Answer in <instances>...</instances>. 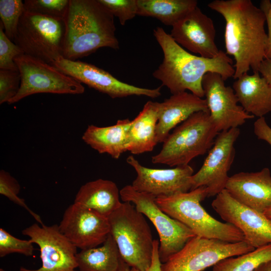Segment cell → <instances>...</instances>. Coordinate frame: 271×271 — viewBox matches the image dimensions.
<instances>
[{
	"label": "cell",
	"mask_w": 271,
	"mask_h": 271,
	"mask_svg": "<svg viewBox=\"0 0 271 271\" xmlns=\"http://www.w3.org/2000/svg\"><path fill=\"white\" fill-rule=\"evenodd\" d=\"M271 260V243L240 255L223 259L213 266L212 271H253Z\"/></svg>",
	"instance_id": "27"
},
{
	"label": "cell",
	"mask_w": 271,
	"mask_h": 271,
	"mask_svg": "<svg viewBox=\"0 0 271 271\" xmlns=\"http://www.w3.org/2000/svg\"><path fill=\"white\" fill-rule=\"evenodd\" d=\"M239 134L238 127L218 133L202 166L191 177V190L205 187L209 197L225 189L235 156L234 144Z\"/></svg>",
	"instance_id": "11"
},
{
	"label": "cell",
	"mask_w": 271,
	"mask_h": 271,
	"mask_svg": "<svg viewBox=\"0 0 271 271\" xmlns=\"http://www.w3.org/2000/svg\"><path fill=\"white\" fill-rule=\"evenodd\" d=\"M159 241L154 240L153 250L152 262L150 266L146 271H162V262L160 259L159 255ZM130 271H140L134 268H130Z\"/></svg>",
	"instance_id": "37"
},
{
	"label": "cell",
	"mask_w": 271,
	"mask_h": 271,
	"mask_svg": "<svg viewBox=\"0 0 271 271\" xmlns=\"http://www.w3.org/2000/svg\"><path fill=\"white\" fill-rule=\"evenodd\" d=\"M126 162L137 173L131 185L137 191L157 198L187 192L191 189L194 170L189 165L165 169L149 168L142 166L132 155L126 158Z\"/></svg>",
	"instance_id": "17"
},
{
	"label": "cell",
	"mask_w": 271,
	"mask_h": 271,
	"mask_svg": "<svg viewBox=\"0 0 271 271\" xmlns=\"http://www.w3.org/2000/svg\"><path fill=\"white\" fill-rule=\"evenodd\" d=\"M33 243L30 240L18 238L3 228H0V257L11 253H20L30 256L33 254Z\"/></svg>",
	"instance_id": "31"
},
{
	"label": "cell",
	"mask_w": 271,
	"mask_h": 271,
	"mask_svg": "<svg viewBox=\"0 0 271 271\" xmlns=\"http://www.w3.org/2000/svg\"><path fill=\"white\" fill-rule=\"evenodd\" d=\"M76 258L79 271H118L122 260L110 234L101 246L82 249Z\"/></svg>",
	"instance_id": "26"
},
{
	"label": "cell",
	"mask_w": 271,
	"mask_h": 271,
	"mask_svg": "<svg viewBox=\"0 0 271 271\" xmlns=\"http://www.w3.org/2000/svg\"><path fill=\"white\" fill-rule=\"evenodd\" d=\"M22 233L39 247L42 266L36 269L22 266L19 271H79L76 269L77 248L61 233L58 225L34 223Z\"/></svg>",
	"instance_id": "12"
},
{
	"label": "cell",
	"mask_w": 271,
	"mask_h": 271,
	"mask_svg": "<svg viewBox=\"0 0 271 271\" xmlns=\"http://www.w3.org/2000/svg\"><path fill=\"white\" fill-rule=\"evenodd\" d=\"M208 197L207 189L200 187L187 192L156 198L159 208L166 214L189 228L197 236L229 242L244 241L243 233L228 223L210 215L201 205Z\"/></svg>",
	"instance_id": "4"
},
{
	"label": "cell",
	"mask_w": 271,
	"mask_h": 271,
	"mask_svg": "<svg viewBox=\"0 0 271 271\" xmlns=\"http://www.w3.org/2000/svg\"><path fill=\"white\" fill-rule=\"evenodd\" d=\"M19 70L0 69V104L8 102L18 93L21 85Z\"/></svg>",
	"instance_id": "33"
},
{
	"label": "cell",
	"mask_w": 271,
	"mask_h": 271,
	"mask_svg": "<svg viewBox=\"0 0 271 271\" xmlns=\"http://www.w3.org/2000/svg\"><path fill=\"white\" fill-rule=\"evenodd\" d=\"M154 35L162 49L164 58L153 75L172 94L188 90L203 98L202 82L206 74H219L224 80L233 77V61L222 50L212 58L198 56L183 49L161 27L154 30Z\"/></svg>",
	"instance_id": "2"
},
{
	"label": "cell",
	"mask_w": 271,
	"mask_h": 271,
	"mask_svg": "<svg viewBox=\"0 0 271 271\" xmlns=\"http://www.w3.org/2000/svg\"><path fill=\"white\" fill-rule=\"evenodd\" d=\"M232 87L238 102L248 113L259 118L271 112V86L259 72L242 75Z\"/></svg>",
	"instance_id": "21"
},
{
	"label": "cell",
	"mask_w": 271,
	"mask_h": 271,
	"mask_svg": "<svg viewBox=\"0 0 271 271\" xmlns=\"http://www.w3.org/2000/svg\"><path fill=\"white\" fill-rule=\"evenodd\" d=\"M120 196L123 202L132 203L155 226L160 237L159 255L162 263L196 236L187 226L164 212L156 203L154 196L137 191L131 185L123 187Z\"/></svg>",
	"instance_id": "8"
},
{
	"label": "cell",
	"mask_w": 271,
	"mask_h": 271,
	"mask_svg": "<svg viewBox=\"0 0 271 271\" xmlns=\"http://www.w3.org/2000/svg\"><path fill=\"white\" fill-rule=\"evenodd\" d=\"M144 215L129 202H123L108 218L110 234L120 256L130 268L146 271L153 255L152 232Z\"/></svg>",
	"instance_id": "6"
},
{
	"label": "cell",
	"mask_w": 271,
	"mask_h": 271,
	"mask_svg": "<svg viewBox=\"0 0 271 271\" xmlns=\"http://www.w3.org/2000/svg\"><path fill=\"white\" fill-rule=\"evenodd\" d=\"M58 226L61 233L81 250L102 244L110 234L108 217L75 203L65 210Z\"/></svg>",
	"instance_id": "16"
},
{
	"label": "cell",
	"mask_w": 271,
	"mask_h": 271,
	"mask_svg": "<svg viewBox=\"0 0 271 271\" xmlns=\"http://www.w3.org/2000/svg\"><path fill=\"white\" fill-rule=\"evenodd\" d=\"M131 120L119 119L114 125L99 127L89 125L83 133L82 140L100 154H107L118 159L126 152L128 131Z\"/></svg>",
	"instance_id": "22"
},
{
	"label": "cell",
	"mask_w": 271,
	"mask_h": 271,
	"mask_svg": "<svg viewBox=\"0 0 271 271\" xmlns=\"http://www.w3.org/2000/svg\"><path fill=\"white\" fill-rule=\"evenodd\" d=\"M255 248L245 241L229 242L195 236L178 252L162 263V271H202L221 260Z\"/></svg>",
	"instance_id": "10"
},
{
	"label": "cell",
	"mask_w": 271,
	"mask_h": 271,
	"mask_svg": "<svg viewBox=\"0 0 271 271\" xmlns=\"http://www.w3.org/2000/svg\"><path fill=\"white\" fill-rule=\"evenodd\" d=\"M62 56L71 60L102 47L119 49L114 16L99 0H69Z\"/></svg>",
	"instance_id": "3"
},
{
	"label": "cell",
	"mask_w": 271,
	"mask_h": 271,
	"mask_svg": "<svg viewBox=\"0 0 271 271\" xmlns=\"http://www.w3.org/2000/svg\"><path fill=\"white\" fill-rule=\"evenodd\" d=\"M130 267L121 260L120 266L118 271H130Z\"/></svg>",
	"instance_id": "40"
},
{
	"label": "cell",
	"mask_w": 271,
	"mask_h": 271,
	"mask_svg": "<svg viewBox=\"0 0 271 271\" xmlns=\"http://www.w3.org/2000/svg\"><path fill=\"white\" fill-rule=\"evenodd\" d=\"M24 54L22 49L6 35L0 22V69L18 70L15 59Z\"/></svg>",
	"instance_id": "32"
},
{
	"label": "cell",
	"mask_w": 271,
	"mask_h": 271,
	"mask_svg": "<svg viewBox=\"0 0 271 271\" xmlns=\"http://www.w3.org/2000/svg\"><path fill=\"white\" fill-rule=\"evenodd\" d=\"M20 190V186L18 181L8 172L1 170L0 171V194L26 209L41 225L44 224L40 216L27 206L23 199L19 197Z\"/></svg>",
	"instance_id": "30"
},
{
	"label": "cell",
	"mask_w": 271,
	"mask_h": 271,
	"mask_svg": "<svg viewBox=\"0 0 271 271\" xmlns=\"http://www.w3.org/2000/svg\"><path fill=\"white\" fill-rule=\"evenodd\" d=\"M120 190L113 182L102 179L82 185L74 203L108 217L121 205Z\"/></svg>",
	"instance_id": "23"
},
{
	"label": "cell",
	"mask_w": 271,
	"mask_h": 271,
	"mask_svg": "<svg viewBox=\"0 0 271 271\" xmlns=\"http://www.w3.org/2000/svg\"><path fill=\"white\" fill-rule=\"evenodd\" d=\"M218 133L209 112H195L169 134L152 162L170 167L189 165L212 147Z\"/></svg>",
	"instance_id": "5"
},
{
	"label": "cell",
	"mask_w": 271,
	"mask_h": 271,
	"mask_svg": "<svg viewBox=\"0 0 271 271\" xmlns=\"http://www.w3.org/2000/svg\"><path fill=\"white\" fill-rule=\"evenodd\" d=\"M263 214L269 219H271V206L266 209Z\"/></svg>",
	"instance_id": "41"
},
{
	"label": "cell",
	"mask_w": 271,
	"mask_h": 271,
	"mask_svg": "<svg viewBox=\"0 0 271 271\" xmlns=\"http://www.w3.org/2000/svg\"><path fill=\"white\" fill-rule=\"evenodd\" d=\"M65 30L63 20L25 10L14 42L24 54L53 65L62 57Z\"/></svg>",
	"instance_id": "7"
},
{
	"label": "cell",
	"mask_w": 271,
	"mask_h": 271,
	"mask_svg": "<svg viewBox=\"0 0 271 271\" xmlns=\"http://www.w3.org/2000/svg\"><path fill=\"white\" fill-rule=\"evenodd\" d=\"M258 71L271 86V59H264L259 66Z\"/></svg>",
	"instance_id": "38"
},
{
	"label": "cell",
	"mask_w": 271,
	"mask_h": 271,
	"mask_svg": "<svg viewBox=\"0 0 271 271\" xmlns=\"http://www.w3.org/2000/svg\"><path fill=\"white\" fill-rule=\"evenodd\" d=\"M24 3L26 11L64 20L69 0H25Z\"/></svg>",
	"instance_id": "29"
},
{
	"label": "cell",
	"mask_w": 271,
	"mask_h": 271,
	"mask_svg": "<svg viewBox=\"0 0 271 271\" xmlns=\"http://www.w3.org/2000/svg\"><path fill=\"white\" fill-rule=\"evenodd\" d=\"M170 35L181 47L203 57L212 58L220 51L213 22L198 7L174 25Z\"/></svg>",
	"instance_id": "18"
},
{
	"label": "cell",
	"mask_w": 271,
	"mask_h": 271,
	"mask_svg": "<svg viewBox=\"0 0 271 271\" xmlns=\"http://www.w3.org/2000/svg\"><path fill=\"white\" fill-rule=\"evenodd\" d=\"M260 8L263 12L267 25V38L265 50L264 59H271V2L269 0L261 1Z\"/></svg>",
	"instance_id": "35"
},
{
	"label": "cell",
	"mask_w": 271,
	"mask_h": 271,
	"mask_svg": "<svg viewBox=\"0 0 271 271\" xmlns=\"http://www.w3.org/2000/svg\"><path fill=\"white\" fill-rule=\"evenodd\" d=\"M209 112L205 99L186 91L172 94L158 102V121L156 128L158 143H163L171 130L199 111Z\"/></svg>",
	"instance_id": "20"
},
{
	"label": "cell",
	"mask_w": 271,
	"mask_h": 271,
	"mask_svg": "<svg viewBox=\"0 0 271 271\" xmlns=\"http://www.w3.org/2000/svg\"><path fill=\"white\" fill-rule=\"evenodd\" d=\"M0 271H6V270L4 269L3 268H0Z\"/></svg>",
	"instance_id": "42"
},
{
	"label": "cell",
	"mask_w": 271,
	"mask_h": 271,
	"mask_svg": "<svg viewBox=\"0 0 271 271\" xmlns=\"http://www.w3.org/2000/svg\"><path fill=\"white\" fill-rule=\"evenodd\" d=\"M53 65L80 83L105 93L112 98L131 95L154 98L161 95V86L150 89L132 85L120 81L108 72L87 62L61 57L54 62Z\"/></svg>",
	"instance_id": "14"
},
{
	"label": "cell",
	"mask_w": 271,
	"mask_h": 271,
	"mask_svg": "<svg viewBox=\"0 0 271 271\" xmlns=\"http://www.w3.org/2000/svg\"><path fill=\"white\" fill-rule=\"evenodd\" d=\"M225 189L239 203L259 212L271 206V174L268 168L230 176Z\"/></svg>",
	"instance_id": "19"
},
{
	"label": "cell",
	"mask_w": 271,
	"mask_h": 271,
	"mask_svg": "<svg viewBox=\"0 0 271 271\" xmlns=\"http://www.w3.org/2000/svg\"><path fill=\"white\" fill-rule=\"evenodd\" d=\"M208 7L225 21L224 39L226 54L235 60L236 79L251 69L259 72L264 59L267 35L263 12L250 0H215Z\"/></svg>",
	"instance_id": "1"
},
{
	"label": "cell",
	"mask_w": 271,
	"mask_h": 271,
	"mask_svg": "<svg viewBox=\"0 0 271 271\" xmlns=\"http://www.w3.org/2000/svg\"><path fill=\"white\" fill-rule=\"evenodd\" d=\"M253 129L258 139L266 142L271 146V127L264 117H259L254 121Z\"/></svg>",
	"instance_id": "36"
},
{
	"label": "cell",
	"mask_w": 271,
	"mask_h": 271,
	"mask_svg": "<svg viewBox=\"0 0 271 271\" xmlns=\"http://www.w3.org/2000/svg\"><path fill=\"white\" fill-rule=\"evenodd\" d=\"M122 26L137 15V0H99Z\"/></svg>",
	"instance_id": "34"
},
{
	"label": "cell",
	"mask_w": 271,
	"mask_h": 271,
	"mask_svg": "<svg viewBox=\"0 0 271 271\" xmlns=\"http://www.w3.org/2000/svg\"><path fill=\"white\" fill-rule=\"evenodd\" d=\"M158 121V102L148 101L131 120L126 152L138 155L152 151L158 144L156 136Z\"/></svg>",
	"instance_id": "24"
},
{
	"label": "cell",
	"mask_w": 271,
	"mask_h": 271,
	"mask_svg": "<svg viewBox=\"0 0 271 271\" xmlns=\"http://www.w3.org/2000/svg\"><path fill=\"white\" fill-rule=\"evenodd\" d=\"M211 206L223 220L241 231L244 241L254 248L271 243V219L236 201L226 189L216 196Z\"/></svg>",
	"instance_id": "13"
},
{
	"label": "cell",
	"mask_w": 271,
	"mask_h": 271,
	"mask_svg": "<svg viewBox=\"0 0 271 271\" xmlns=\"http://www.w3.org/2000/svg\"><path fill=\"white\" fill-rule=\"evenodd\" d=\"M224 81L219 74L208 73L202 82L209 115L218 132L238 127L254 117L238 104L233 89Z\"/></svg>",
	"instance_id": "15"
},
{
	"label": "cell",
	"mask_w": 271,
	"mask_h": 271,
	"mask_svg": "<svg viewBox=\"0 0 271 271\" xmlns=\"http://www.w3.org/2000/svg\"><path fill=\"white\" fill-rule=\"evenodd\" d=\"M253 271H271V260L262 263Z\"/></svg>",
	"instance_id": "39"
},
{
	"label": "cell",
	"mask_w": 271,
	"mask_h": 271,
	"mask_svg": "<svg viewBox=\"0 0 271 271\" xmlns=\"http://www.w3.org/2000/svg\"><path fill=\"white\" fill-rule=\"evenodd\" d=\"M197 4L196 0H137V15L153 17L172 27Z\"/></svg>",
	"instance_id": "25"
},
{
	"label": "cell",
	"mask_w": 271,
	"mask_h": 271,
	"mask_svg": "<svg viewBox=\"0 0 271 271\" xmlns=\"http://www.w3.org/2000/svg\"><path fill=\"white\" fill-rule=\"evenodd\" d=\"M15 62L21 75V85L8 104L37 93L81 94L85 91L81 83L42 60L24 54L16 58Z\"/></svg>",
	"instance_id": "9"
},
{
	"label": "cell",
	"mask_w": 271,
	"mask_h": 271,
	"mask_svg": "<svg viewBox=\"0 0 271 271\" xmlns=\"http://www.w3.org/2000/svg\"><path fill=\"white\" fill-rule=\"evenodd\" d=\"M25 10L24 3L21 0L0 1L1 22L6 35L13 42Z\"/></svg>",
	"instance_id": "28"
}]
</instances>
